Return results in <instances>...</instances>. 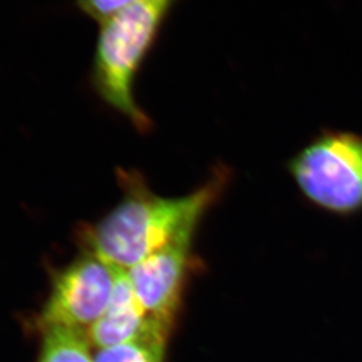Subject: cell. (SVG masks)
I'll use <instances>...</instances> for the list:
<instances>
[{"mask_svg": "<svg viewBox=\"0 0 362 362\" xmlns=\"http://www.w3.org/2000/svg\"><path fill=\"white\" fill-rule=\"evenodd\" d=\"M124 198L94 226L81 230L86 251L119 269H132L188 228H197L206 211L219 198L227 172L180 198L154 194L134 172L119 173Z\"/></svg>", "mask_w": 362, "mask_h": 362, "instance_id": "6da1fadb", "label": "cell"}, {"mask_svg": "<svg viewBox=\"0 0 362 362\" xmlns=\"http://www.w3.org/2000/svg\"><path fill=\"white\" fill-rule=\"evenodd\" d=\"M177 0H146L101 21L90 72L98 97L136 127L152 129V120L136 99V81Z\"/></svg>", "mask_w": 362, "mask_h": 362, "instance_id": "7a4b0ae2", "label": "cell"}, {"mask_svg": "<svg viewBox=\"0 0 362 362\" xmlns=\"http://www.w3.org/2000/svg\"><path fill=\"white\" fill-rule=\"evenodd\" d=\"M300 191L317 207L335 214L362 209V136L325 131L289 163Z\"/></svg>", "mask_w": 362, "mask_h": 362, "instance_id": "3957f363", "label": "cell"}, {"mask_svg": "<svg viewBox=\"0 0 362 362\" xmlns=\"http://www.w3.org/2000/svg\"><path fill=\"white\" fill-rule=\"evenodd\" d=\"M119 269L86 251L56 275L49 299L37 315V328L44 332L53 327H90L107 310Z\"/></svg>", "mask_w": 362, "mask_h": 362, "instance_id": "277c9868", "label": "cell"}, {"mask_svg": "<svg viewBox=\"0 0 362 362\" xmlns=\"http://www.w3.org/2000/svg\"><path fill=\"white\" fill-rule=\"evenodd\" d=\"M195 230H184L164 247L126 271L144 310L170 327L180 308L185 281L192 267Z\"/></svg>", "mask_w": 362, "mask_h": 362, "instance_id": "5b68a950", "label": "cell"}, {"mask_svg": "<svg viewBox=\"0 0 362 362\" xmlns=\"http://www.w3.org/2000/svg\"><path fill=\"white\" fill-rule=\"evenodd\" d=\"M157 327L172 328L146 313L127 273L120 269L107 310L90 326L88 337L90 345L104 349L136 340Z\"/></svg>", "mask_w": 362, "mask_h": 362, "instance_id": "8992f818", "label": "cell"}, {"mask_svg": "<svg viewBox=\"0 0 362 362\" xmlns=\"http://www.w3.org/2000/svg\"><path fill=\"white\" fill-rule=\"evenodd\" d=\"M39 362H93L88 333L81 328L53 327L42 332Z\"/></svg>", "mask_w": 362, "mask_h": 362, "instance_id": "52a82bcc", "label": "cell"}, {"mask_svg": "<svg viewBox=\"0 0 362 362\" xmlns=\"http://www.w3.org/2000/svg\"><path fill=\"white\" fill-rule=\"evenodd\" d=\"M168 328L157 327L132 341L99 349L93 362H164Z\"/></svg>", "mask_w": 362, "mask_h": 362, "instance_id": "ba28073f", "label": "cell"}, {"mask_svg": "<svg viewBox=\"0 0 362 362\" xmlns=\"http://www.w3.org/2000/svg\"><path fill=\"white\" fill-rule=\"evenodd\" d=\"M146 0H76V7L81 13L93 21H106L127 7Z\"/></svg>", "mask_w": 362, "mask_h": 362, "instance_id": "9c48e42d", "label": "cell"}]
</instances>
